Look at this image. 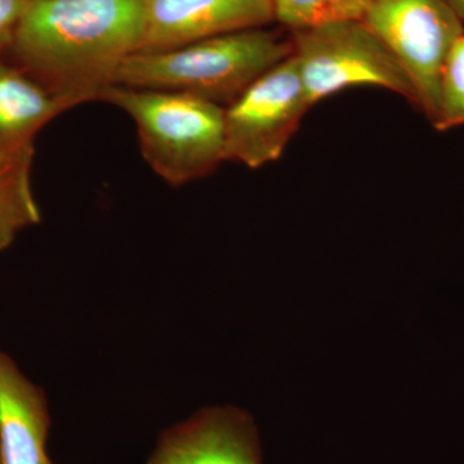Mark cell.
Listing matches in <instances>:
<instances>
[{
	"label": "cell",
	"mask_w": 464,
	"mask_h": 464,
	"mask_svg": "<svg viewBox=\"0 0 464 464\" xmlns=\"http://www.w3.org/2000/svg\"><path fill=\"white\" fill-rule=\"evenodd\" d=\"M148 464H261L255 427L235 406H209L159 436Z\"/></svg>",
	"instance_id": "8"
},
{
	"label": "cell",
	"mask_w": 464,
	"mask_h": 464,
	"mask_svg": "<svg viewBox=\"0 0 464 464\" xmlns=\"http://www.w3.org/2000/svg\"><path fill=\"white\" fill-rule=\"evenodd\" d=\"M30 0H0V57L7 56Z\"/></svg>",
	"instance_id": "14"
},
{
	"label": "cell",
	"mask_w": 464,
	"mask_h": 464,
	"mask_svg": "<svg viewBox=\"0 0 464 464\" xmlns=\"http://www.w3.org/2000/svg\"><path fill=\"white\" fill-rule=\"evenodd\" d=\"M99 101L130 116L142 157L170 186L215 172L225 155V108L179 92L109 85Z\"/></svg>",
	"instance_id": "3"
},
{
	"label": "cell",
	"mask_w": 464,
	"mask_h": 464,
	"mask_svg": "<svg viewBox=\"0 0 464 464\" xmlns=\"http://www.w3.org/2000/svg\"><path fill=\"white\" fill-rule=\"evenodd\" d=\"M47 396L0 348V463L54 464L47 451Z\"/></svg>",
	"instance_id": "9"
},
{
	"label": "cell",
	"mask_w": 464,
	"mask_h": 464,
	"mask_svg": "<svg viewBox=\"0 0 464 464\" xmlns=\"http://www.w3.org/2000/svg\"><path fill=\"white\" fill-rule=\"evenodd\" d=\"M371 0H271L274 21L288 32L364 20Z\"/></svg>",
	"instance_id": "12"
},
{
	"label": "cell",
	"mask_w": 464,
	"mask_h": 464,
	"mask_svg": "<svg viewBox=\"0 0 464 464\" xmlns=\"http://www.w3.org/2000/svg\"><path fill=\"white\" fill-rule=\"evenodd\" d=\"M33 157L0 154V250L8 249L21 232L42 222L32 188Z\"/></svg>",
	"instance_id": "11"
},
{
	"label": "cell",
	"mask_w": 464,
	"mask_h": 464,
	"mask_svg": "<svg viewBox=\"0 0 464 464\" xmlns=\"http://www.w3.org/2000/svg\"><path fill=\"white\" fill-rule=\"evenodd\" d=\"M310 109L290 56L225 108L226 160L249 169L279 160Z\"/></svg>",
	"instance_id": "6"
},
{
	"label": "cell",
	"mask_w": 464,
	"mask_h": 464,
	"mask_svg": "<svg viewBox=\"0 0 464 464\" xmlns=\"http://www.w3.org/2000/svg\"><path fill=\"white\" fill-rule=\"evenodd\" d=\"M459 125H464V34L454 43L442 69L433 128L444 132Z\"/></svg>",
	"instance_id": "13"
},
{
	"label": "cell",
	"mask_w": 464,
	"mask_h": 464,
	"mask_svg": "<svg viewBox=\"0 0 464 464\" xmlns=\"http://www.w3.org/2000/svg\"><path fill=\"white\" fill-rule=\"evenodd\" d=\"M310 108L353 87L392 92L420 108L404 69L362 21L289 32Z\"/></svg>",
	"instance_id": "4"
},
{
	"label": "cell",
	"mask_w": 464,
	"mask_h": 464,
	"mask_svg": "<svg viewBox=\"0 0 464 464\" xmlns=\"http://www.w3.org/2000/svg\"><path fill=\"white\" fill-rule=\"evenodd\" d=\"M273 21L271 0H143L140 51L170 50Z\"/></svg>",
	"instance_id": "7"
},
{
	"label": "cell",
	"mask_w": 464,
	"mask_h": 464,
	"mask_svg": "<svg viewBox=\"0 0 464 464\" xmlns=\"http://www.w3.org/2000/svg\"><path fill=\"white\" fill-rule=\"evenodd\" d=\"M143 0H30L7 56L72 108L141 50Z\"/></svg>",
	"instance_id": "1"
},
{
	"label": "cell",
	"mask_w": 464,
	"mask_h": 464,
	"mask_svg": "<svg viewBox=\"0 0 464 464\" xmlns=\"http://www.w3.org/2000/svg\"><path fill=\"white\" fill-rule=\"evenodd\" d=\"M448 3L449 7L453 9L454 14L459 17V20L464 23V0H445Z\"/></svg>",
	"instance_id": "15"
},
{
	"label": "cell",
	"mask_w": 464,
	"mask_h": 464,
	"mask_svg": "<svg viewBox=\"0 0 464 464\" xmlns=\"http://www.w3.org/2000/svg\"><path fill=\"white\" fill-rule=\"evenodd\" d=\"M362 23L404 69L433 125L442 69L464 23L445 0H371Z\"/></svg>",
	"instance_id": "5"
},
{
	"label": "cell",
	"mask_w": 464,
	"mask_h": 464,
	"mask_svg": "<svg viewBox=\"0 0 464 464\" xmlns=\"http://www.w3.org/2000/svg\"><path fill=\"white\" fill-rule=\"evenodd\" d=\"M290 34L241 30L125 58L111 85L179 92L227 108L259 76L292 56Z\"/></svg>",
	"instance_id": "2"
},
{
	"label": "cell",
	"mask_w": 464,
	"mask_h": 464,
	"mask_svg": "<svg viewBox=\"0 0 464 464\" xmlns=\"http://www.w3.org/2000/svg\"><path fill=\"white\" fill-rule=\"evenodd\" d=\"M69 109L11 58L0 57V154L34 155L36 134Z\"/></svg>",
	"instance_id": "10"
}]
</instances>
